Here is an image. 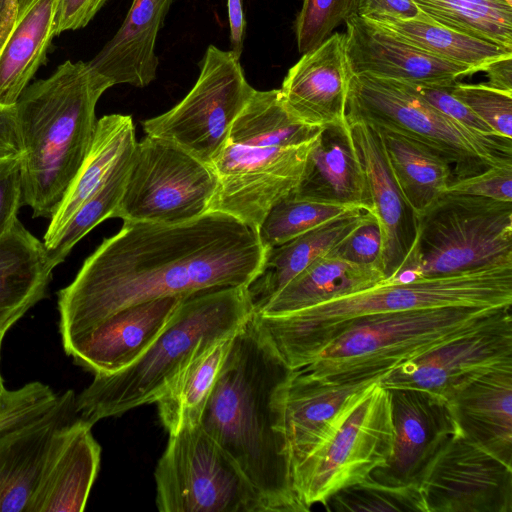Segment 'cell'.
Returning a JSON list of instances; mask_svg holds the SVG:
<instances>
[{
	"label": "cell",
	"instance_id": "6da1fadb",
	"mask_svg": "<svg viewBox=\"0 0 512 512\" xmlns=\"http://www.w3.org/2000/svg\"><path fill=\"white\" fill-rule=\"evenodd\" d=\"M266 250L256 230L217 211L174 225L123 221L58 292L64 351L128 306L247 287L261 272Z\"/></svg>",
	"mask_w": 512,
	"mask_h": 512
},
{
	"label": "cell",
	"instance_id": "7a4b0ae2",
	"mask_svg": "<svg viewBox=\"0 0 512 512\" xmlns=\"http://www.w3.org/2000/svg\"><path fill=\"white\" fill-rule=\"evenodd\" d=\"M252 316L231 340L200 425L237 463L266 512H302L292 490L282 430L283 396L293 370L266 342Z\"/></svg>",
	"mask_w": 512,
	"mask_h": 512
},
{
	"label": "cell",
	"instance_id": "3957f363",
	"mask_svg": "<svg viewBox=\"0 0 512 512\" xmlns=\"http://www.w3.org/2000/svg\"><path fill=\"white\" fill-rule=\"evenodd\" d=\"M110 87L89 62L67 60L16 102L22 203L34 218L52 217L80 169L95 135L96 105Z\"/></svg>",
	"mask_w": 512,
	"mask_h": 512
},
{
	"label": "cell",
	"instance_id": "277c9868",
	"mask_svg": "<svg viewBox=\"0 0 512 512\" xmlns=\"http://www.w3.org/2000/svg\"><path fill=\"white\" fill-rule=\"evenodd\" d=\"M512 304V264L493 265L369 289L284 315L254 314L266 342L291 370L310 364L346 323L371 315L450 306Z\"/></svg>",
	"mask_w": 512,
	"mask_h": 512
},
{
	"label": "cell",
	"instance_id": "5b68a950",
	"mask_svg": "<svg viewBox=\"0 0 512 512\" xmlns=\"http://www.w3.org/2000/svg\"><path fill=\"white\" fill-rule=\"evenodd\" d=\"M321 128L292 114L279 89H255L210 164L217 188L209 212L258 231L269 211L293 195Z\"/></svg>",
	"mask_w": 512,
	"mask_h": 512
},
{
	"label": "cell",
	"instance_id": "8992f818",
	"mask_svg": "<svg viewBox=\"0 0 512 512\" xmlns=\"http://www.w3.org/2000/svg\"><path fill=\"white\" fill-rule=\"evenodd\" d=\"M245 286L201 291L182 298L170 321L143 355L111 374H95L76 396L85 422L119 416L155 403L173 378L194 358L232 337L252 316Z\"/></svg>",
	"mask_w": 512,
	"mask_h": 512
},
{
	"label": "cell",
	"instance_id": "52a82bcc",
	"mask_svg": "<svg viewBox=\"0 0 512 512\" xmlns=\"http://www.w3.org/2000/svg\"><path fill=\"white\" fill-rule=\"evenodd\" d=\"M510 313L511 306H450L358 318L342 326L316 358L299 369L324 381L382 378L401 364Z\"/></svg>",
	"mask_w": 512,
	"mask_h": 512
},
{
	"label": "cell",
	"instance_id": "ba28073f",
	"mask_svg": "<svg viewBox=\"0 0 512 512\" xmlns=\"http://www.w3.org/2000/svg\"><path fill=\"white\" fill-rule=\"evenodd\" d=\"M347 119H360L408 137L445 159L453 181L493 166L512 165V139L486 136L446 116L408 83L350 75Z\"/></svg>",
	"mask_w": 512,
	"mask_h": 512
},
{
	"label": "cell",
	"instance_id": "9c48e42d",
	"mask_svg": "<svg viewBox=\"0 0 512 512\" xmlns=\"http://www.w3.org/2000/svg\"><path fill=\"white\" fill-rule=\"evenodd\" d=\"M416 216L411 251L397 273L385 281L512 264V202L443 193Z\"/></svg>",
	"mask_w": 512,
	"mask_h": 512
},
{
	"label": "cell",
	"instance_id": "30bf717a",
	"mask_svg": "<svg viewBox=\"0 0 512 512\" xmlns=\"http://www.w3.org/2000/svg\"><path fill=\"white\" fill-rule=\"evenodd\" d=\"M394 425L388 389L373 383L330 440L306 458L291 475L302 511L325 505L341 489L363 482L388 461Z\"/></svg>",
	"mask_w": 512,
	"mask_h": 512
},
{
	"label": "cell",
	"instance_id": "8fae6325",
	"mask_svg": "<svg viewBox=\"0 0 512 512\" xmlns=\"http://www.w3.org/2000/svg\"><path fill=\"white\" fill-rule=\"evenodd\" d=\"M154 477L161 512H266L237 463L201 425L169 434Z\"/></svg>",
	"mask_w": 512,
	"mask_h": 512
},
{
	"label": "cell",
	"instance_id": "7c38bea8",
	"mask_svg": "<svg viewBox=\"0 0 512 512\" xmlns=\"http://www.w3.org/2000/svg\"><path fill=\"white\" fill-rule=\"evenodd\" d=\"M217 188L211 167L176 145L146 135L136 142L113 218L174 225L209 212Z\"/></svg>",
	"mask_w": 512,
	"mask_h": 512
},
{
	"label": "cell",
	"instance_id": "4fadbf2b",
	"mask_svg": "<svg viewBox=\"0 0 512 512\" xmlns=\"http://www.w3.org/2000/svg\"><path fill=\"white\" fill-rule=\"evenodd\" d=\"M239 59L231 50L209 45L193 87L174 107L144 120L145 134L170 142L210 166L255 90Z\"/></svg>",
	"mask_w": 512,
	"mask_h": 512
},
{
	"label": "cell",
	"instance_id": "5bb4252c",
	"mask_svg": "<svg viewBox=\"0 0 512 512\" xmlns=\"http://www.w3.org/2000/svg\"><path fill=\"white\" fill-rule=\"evenodd\" d=\"M425 512H512V465L458 429L423 473Z\"/></svg>",
	"mask_w": 512,
	"mask_h": 512
},
{
	"label": "cell",
	"instance_id": "9a60e30c",
	"mask_svg": "<svg viewBox=\"0 0 512 512\" xmlns=\"http://www.w3.org/2000/svg\"><path fill=\"white\" fill-rule=\"evenodd\" d=\"M507 365H512L511 313L401 364L383 376L380 384L387 389L425 390L449 401L470 381Z\"/></svg>",
	"mask_w": 512,
	"mask_h": 512
},
{
	"label": "cell",
	"instance_id": "2e32d148",
	"mask_svg": "<svg viewBox=\"0 0 512 512\" xmlns=\"http://www.w3.org/2000/svg\"><path fill=\"white\" fill-rule=\"evenodd\" d=\"M388 391L394 425L392 453L386 464L367 478L387 486L418 485L428 465L459 427L443 397L419 389Z\"/></svg>",
	"mask_w": 512,
	"mask_h": 512
},
{
	"label": "cell",
	"instance_id": "e0dca14e",
	"mask_svg": "<svg viewBox=\"0 0 512 512\" xmlns=\"http://www.w3.org/2000/svg\"><path fill=\"white\" fill-rule=\"evenodd\" d=\"M381 378L324 381L293 370L282 403V430L292 472L332 438L366 390Z\"/></svg>",
	"mask_w": 512,
	"mask_h": 512
},
{
	"label": "cell",
	"instance_id": "ac0fdd59",
	"mask_svg": "<svg viewBox=\"0 0 512 512\" xmlns=\"http://www.w3.org/2000/svg\"><path fill=\"white\" fill-rule=\"evenodd\" d=\"M345 24V53L350 75L450 87L459 77L473 74L470 69L430 55L355 14Z\"/></svg>",
	"mask_w": 512,
	"mask_h": 512
},
{
	"label": "cell",
	"instance_id": "d6986e66",
	"mask_svg": "<svg viewBox=\"0 0 512 512\" xmlns=\"http://www.w3.org/2000/svg\"><path fill=\"white\" fill-rule=\"evenodd\" d=\"M75 403L67 390L41 415L0 434V512H31L54 441L77 418Z\"/></svg>",
	"mask_w": 512,
	"mask_h": 512
},
{
	"label": "cell",
	"instance_id": "ffe728a7",
	"mask_svg": "<svg viewBox=\"0 0 512 512\" xmlns=\"http://www.w3.org/2000/svg\"><path fill=\"white\" fill-rule=\"evenodd\" d=\"M184 297H161L123 308L93 327L65 353L95 374L135 362L166 327Z\"/></svg>",
	"mask_w": 512,
	"mask_h": 512
},
{
	"label": "cell",
	"instance_id": "44dd1931",
	"mask_svg": "<svg viewBox=\"0 0 512 512\" xmlns=\"http://www.w3.org/2000/svg\"><path fill=\"white\" fill-rule=\"evenodd\" d=\"M365 170L373 214L382 233L381 267L391 279L408 257L417 233V216L391 171L381 130L360 119H347Z\"/></svg>",
	"mask_w": 512,
	"mask_h": 512
},
{
	"label": "cell",
	"instance_id": "7402d4cb",
	"mask_svg": "<svg viewBox=\"0 0 512 512\" xmlns=\"http://www.w3.org/2000/svg\"><path fill=\"white\" fill-rule=\"evenodd\" d=\"M349 70L342 33H333L303 53L279 88L288 110L301 121L324 127L346 121Z\"/></svg>",
	"mask_w": 512,
	"mask_h": 512
},
{
	"label": "cell",
	"instance_id": "603a6c76",
	"mask_svg": "<svg viewBox=\"0 0 512 512\" xmlns=\"http://www.w3.org/2000/svg\"><path fill=\"white\" fill-rule=\"evenodd\" d=\"M290 197L373 213L365 170L347 119L321 128Z\"/></svg>",
	"mask_w": 512,
	"mask_h": 512
},
{
	"label": "cell",
	"instance_id": "cb8c5ba5",
	"mask_svg": "<svg viewBox=\"0 0 512 512\" xmlns=\"http://www.w3.org/2000/svg\"><path fill=\"white\" fill-rule=\"evenodd\" d=\"M92 425L78 416L58 433L38 484L31 512H80L97 477L101 448Z\"/></svg>",
	"mask_w": 512,
	"mask_h": 512
},
{
	"label": "cell",
	"instance_id": "d4e9b609",
	"mask_svg": "<svg viewBox=\"0 0 512 512\" xmlns=\"http://www.w3.org/2000/svg\"><path fill=\"white\" fill-rule=\"evenodd\" d=\"M174 0H133L115 35L89 61L112 86L149 85L157 75L156 41Z\"/></svg>",
	"mask_w": 512,
	"mask_h": 512
},
{
	"label": "cell",
	"instance_id": "484cf974",
	"mask_svg": "<svg viewBox=\"0 0 512 512\" xmlns=\"http://www.w3.org/2000/svg\"><path fill=\"white\" fill-rule=\"evenodd\" d=\"M448 402L466 437L512 465V365L470 381Z\"/></svg>",
	"mask_w": 512,
	"mask_h": 512
},
{
	"label": "cell",
	"instance_id": "4316f807",
	"mask_svg": "<svg viewBox=\"0 0 512 512\" xmlns=\"http://www.w3.org/2000/svg\"><path fill=\"white\" fill-rule=\"evenodd\" d=\"M58 0H15L0 42V105L13 107L46 55L55 36Z\"/></svg>",
	"mask_w": 512,
	"mask_h": 512
},
{
	"label": "cell",
	"instance_id": "83f0119b",
	"mask_svg": "<svg viewBox=\"0 0 512 512\" xmlns=\"http://www.w3.org/2000/svg\"><path fill=\"white\" fill-rule=\"evenodd\" d=\"M136 142L131 116L109 114L97 120L90 150L50 218L43 237L47 252L56 245L83 203L107 181L121 160L133 151Z\"/></svg>",
	"mask_w": 512,
	"mask_h": 512
},
{
	"label": "cell",
	"instance_id": "f1b7e54d",
	"mask_svg": "<svg viewBox=\"0 0 512 512\" xmlns=\"http://www.w3.org/2000/svg\"><path fill=\"white\" fill-rule=\"evenodd\" d=\"M56 266L20 221L0 237V336L47 293Z\"/></svg>",
	"mask_w": 512,
	"mask_h": 512
},
{
	"label": "cell",
	"instance_id": "f546056e",
	"mask_svg": "<svg viewBox=\"0 0 512 512\" xmlns=\"http://www.w3.org/2000/svg\"><path fill=\"white\" fill-rule=\"evenodd\" d=\"M355 210L318 226L284 244L267 248L261 272L246 287L253 313L318 258L330 253L363 219Z\"/></svg>",
	"mask_w": 512,
	"mask_h": 512
},
{
	"label": "cell",
	"instance_id": "4dcf8cb0",
	"mask_svg": "<svg viewBox=\"0 0 512 512\" xmlns=\"http://www.w3.org/2000/svg\"><path fill=\"white\" fill-rule=\"evenodd\" d=\"M383 281L381 268L350 263L330 252L293 278L256 314H288L369 289Z\"/></svg>",
	"mask_w": 512,
	"mask_h": 512
},
{
	"label": "cell",
	"instance_id": "1f68e13d",
	"mask_svg": "<svg viewBox=\"0 0 512 512\" xmlns=\"http://www.w3.org/2000/svg\"><path fill=\"white\" fill-rule=\"evenodd\" d=\"M379 129L391 171L405 200L416 215L424 212L453 181L452 166L424 145Z\"/></svg>",
	"mask_w": 512,
	"mask_h": 512
},
{
	"label": "cell",
	"instance_id": "d6a6232c",
	"mask_svg": "<svg viewBox=\"0 0 512 512\" xmlns=\"http://www.w3.org/2000/svg\"><path fill=\"white\" fill-rule=\"evenodd\" d=\"M235 335V334H234ZM223 339L194 358L156 400L158 415L169 434L200 425L201 416L230 348Z\"/></svg>",
	"mask_w": 512,
	"mask_h": 512
},
{
	"label": "cell",
	"instance_id": "836d02e7",
	"mask_svg": "<svg viewBox=\"0 0 512 512\" xmlns=\"http://www.w3.org/2000/svg\"><path fill=\"white\" fill-rule=\"evenodd\" d=\"M408 43L444 61L476 73L490 63L512 55V50L457 32L430 20L372 21Z\"/></svg>",
	"mask_w": 512,
	"mask_h": 512
},
{
	"label": "cell",
	"instance_id": "e575fe53",
	"mask_svg": "<svg viewBox=\"0 0 512 512\" xmlns=\"http://www.w3.org/2000/svg\"><path fill=\"white\" fill-rule=\"evenodd\" d=\"M432 21L512 50V5L505 0H414Z\"/></svg>",
	"mask_w": 512,
	"mask_h": 512
},
{
	"label": "cell",
	"instance_id": "d590c367",
	"mask_svg": "<svg viewBox=\"0 0 512 512\" xmlns=\"http://www.w3.org/2000/svg\"><path fill=\"white\" fill-rule=\"evenodd\" d=\"M355 210L360 209L288 197L269 211L257 232L262 245L271 248Z\"/></svg>",
	"mask_w": 512,
	"mask_h": 512
},
{
	"label": "cell",
	"instance_id": "8d00e7d4",
	"mask_svg": "<svg viewBox=\"0 0 512 512\" xmlns=\"http://www.w3.org/2000/svg\"><path fill=\"white\" fill-rule=\"evenodd\" d=\"M131 153L121 160L107 181L83 203L56 245L48 251L55 266L64 262L74 246L93 228L104 220L113 218L124 190Z\"/></svg>",
	"mask_w": 512,
	"mask_h": 512
},
{
	"label": "cell",
	"instance_id": "74e56055",
	"mask_svg": "<svg viewBox=\"0 0 512 512\" xmlns=\"http://www.w3.org/2000/svg\"><path fill=\"white\" fill-rule=\"evenodd\" d=\"M329 511H422L418 485L387 486L366 478L341 489L325 503Z\"/></svg>",
	"mask_w": 512,
	"mask_h": 512
},
{
	"label": "cell",
	"instance_id": "f35d334b",
	"mask_svg": "<svg viewBox=\"0 0 512 512\" xmlns=\"http://www.w3.org/2000/svg\"><path fill=\"white\" fill-rule=\"evenodd\" d=\"M354 14V0H303L295 21L299 53L320 46L333 31Z\"/></svg>",
	"mask_w": 512,
	"mask_h": 512
},
{
	"label": "cell",
	"instance_id": "ab89813d",
	"mask_svg": "<svg viewBox=\"0 0 512 512\" xmlns=\"http://www.w3.org/2000/svg\"><path fill=\"white\" fill-rule=\"evenodd\" d=\"M452 95L489 125L497 136L512 139V93L491 88L484 83L450 87Z\"/></svg>",
	"mask_w": 512,
	"mask_h": 512
},
{
	"label": "cell",
	"instance_id": "60d3db41",
	"mask_svg": "<svg viewBox=\"0 0 512 512\" xmlns=\"http://www.w3.org/2000/svg\"><path fill=\"white\" fill-rule=\"evenodd\" d=\"M58 395L39 381L6 390L0 402V434L44 413L56 402Z\"/></svg>",
	"mask_w": 512,
	"mask_h": 512
},
{
	"label": "cell",
	"instance_id": "b9f144b4",
	"mask_svg": "<svg viewBox=\"0 0 512 512\" xmlns=\"http://www.w3.org/2000/svg\"><path fill=\"white\" fill-rule=\"evenodd\" d=\"M331 252L347 262L382 270V233L376 216L365 212L361 222Z\"/></svg>",
	"mask_w": 512,
	"mask_h": 512
},
{
	"label": "cell",
	"instance_id": "7bdbcfd3",
	"mask_svg": "<svg viewBox=\"0 0 512 512\" xmlns=\"http://www.w3.org/2000/svg\"><path fill=\"white\" fill-rule=\"evenodd\" d=\"M22 199V153L0 155V237L19 221Z\"/></svg>",
	"mask_w": 512,
	"mask_h": 512
},
{
	"label": "cell",
	"instance_id": "ee69618b",
	"mask_svg": "<svg viewBox=\"0 0 512 512\" xmlns=\"http://www.w3.org/2000/svg\"><path fill=\"white\" fill-rule=\"evenodd\" d=\"M444 193L512 202V165L493 166L482 173L452 181Z\"/></svg>",
	"mask_w": 512,
	"mask_h": 512
},
{
	"label": "cell",
	"instance_id": "f6af8a7d",
	"mask_svg": "<svg viewBox=\"0 0 512 512\" xmlns=\"http://www.w3.org/2000/svg\"><path fill=\"white\" fill-rule=\"evenodd\" d=\"M410 85L429 104L454 121L480 134L499 137L470 108L452 95L451 86Z\"/></svg>",
	"mask_w": 512,
	"mask_h": 512
},
{
	"label": "cell",
	"instance_id": "bcb514c9",
	"mask_svg": "<svg viewBox=\"0 0 512 512\" xmlns=\"http://www.w3.org/2000/svg\"><path fill=\"white\" fill-rule=\"evenodd\" d=\"M354 14L370 21L430 20L414 0H354Z\"/></svg>",
	"mask_w": 512,
	"mask_h": 512
},
{
	"label": "cell",
	"instance_id": "7dc6e473",
	"mask_svg": "<svg viewBox=\"0 0 512 512\" xmlns=\"http://www.w3.org/2000/svg\"><path fill=\"white\" fill-rule=\"evenodd\" d=\"M107 0H58L55 16V36L85 27Z\"/></svg>",
	"mask_w": 512,
	"mask_h": 512
},
{
	"label": "cell",
	"instance_id": "c3c4849f",
	"mask_svg": "<svg viewBox=\"0 0 512 512\" xmlns=\"http://www.w3.org/2000/svg\"><path fill=\"white\" fill-rule=\"evenodd\" d=\"M22 153L15 107L0 105V155Z\"/></svg>",
	"mask_w": 512,
	"mask_h": 512
},
{
	"label": "cell",
	"instance_id": "681fc988",
	"mask_svg": "<svg viewBox=\"0 0 512 512\" xmlns=\"http://www.w3.org/2000/svg\"><path fill=\"white\" fill-rule=\"evenodd\" d=\"M227 14L230 30V50L240 58L244 48L246 31V20L242 0H227Z\"/></svg>",
	"mask_w": 512,
	"mask_h": 512
},
{
	"label": "cell",
	"instance_id": "f907efd6",
	"mask_svg": "<svg viewBox=\"0 0 512 512\" xmlns=\"http://www.w3.org/2000/svg\"><path fill=\"white\" fill-rule=\"evenodd\" d=\"M483 71L488 79L485 85L512 93V55L490 63Z\"/></svg>",
	"mask_w": 512,
	"mask_h": 512
},
{
	"label": "cell",
	"instance_id": "816d5d0a",
	"mask_svg": "<svg viewBox=\"0 0 512 512\" xmlns=\"http://www.w3.org/2000/svg\"><path fill=\"white\" fill-rule=\"evenodd\" d=\"M14 1L15 0H0V42L7 31Z\"/></svg>",
	"mask_w": 512,
	"mask_h": 512
},
{
	"label": "cell",
	"instance_id": "f5cc1de1",
	"mask_svg": "<svg viewBox=\"0 0 512 512\" xmlns=\"http://www.w3.org/2000/svg\"><path fill=\"white\" fill-rule=\"evenodd\" d=\"M2 340H3V337L0 336V350H1ZM5 392H6V389L4 387V382H3L1 371H0V402H1Z\"/></svg>",
	"mask_w": 512,
	"mask_h": 512
},
{
	"label": "cell",
	"instance_id": "db71d44e",
	"mask_svg": "<svg viewBox=\"0 0 512 512\" xmlns=\"http://www.w3.org/2000/svg\"><path fill=\"white\" fill-rule=\"evenodd\" d=\"M509 5H512V0H505Z\"/></svg>",
	"mask_w": 512,
	"mask_h": 512
}]
</instances>
